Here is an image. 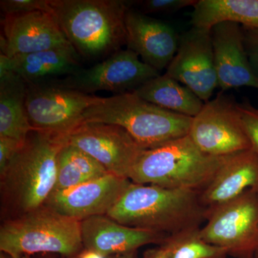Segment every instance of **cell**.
<instances>
[{"label":"cell","instance_id":"obj_18","mask_svg":"<svg viewBox=\"0 0 258 258\" xmlns=\"http://www.w3.org/2000/svg\"><path fill=\"white\" fill-rule=\"evenodd\" d=\"M248 189L258 191V154L252 149L227 156L210 184L200 192V200L211 208Z\"/></svg>","mask_w":258,"mask_h":258},{"label":"cell","instance_id":"obj_24","mask_svg":"<svg viewBox=\"0 0 258 258\" xmlns=\"http://www.w3.org/2000/svg\"><path fill=\"white\" fill-rule=\"evenodd\" d=\"M200 228L169 236L164 242L169 253L167 258H227V251L208 243L202 238Z\"/></svg>","mask_w":258,"mask_h":258},{"label":"cell","instance_id":"obj_30","mask_svg":"<svg viewBox=\"0 0 258 258\" xmlns=\"http://www.w3.org/2000/svg\"><path fill=\"white\" fill-rule=\"evenodd\" d=\"M168 253L167 247L162 244L155 248L147 249L144 253L143 258H167Z\"/></svg>","mask_w":258,"mask_h":258},{"label":"cell","instance_id":"obj_33","mask_svg":"<svg viewBox=\"0 0 258 258\" xmlns=\"http://www.w3.org/2000/svg\"><path fill=\"white\" fill-rule=\"evenodd\" d=\"M7 256L8 255H7L6 254L3 253V252H1V254H0V258H8Z\"/></svg>","mask_w":258,"mask_h":258},{"label":"cell","instance_id":"obj_26","mask_svg":"<svg viewBox=\"0 0 258 258\" xmlns=\"http://www.w3.org/2000/svg\"><path fill=\"white\" fill-rule=\"evenodd\" d=\"M0 7L4 15L37 11L52 13L50 0H2Z\"/></svg>","mask_w":258,"mask_h":258},{"label":"cell","instance_id":"obj_3","mask_svg":"<svg viewBox=\"0 0 258 258\" xmlns=\"http://www.w3.org/2000/svg\"><path fill=\"white\" fill-rule=\"evenodd\" d=\"M50 5L68 40L83 58L105 60L126 46L125 15L131 2L50 0Z\"/></svg>","mask_w":258,"mask_h":258},{"label":"cell","instance_id":"obj_16","mask_svg":"<svg viewBox=\"0 0 258 258\" xmlns=\"http://www.w3.org/2000/svg\"><path fill=\"white\" fill-rule=\"evenodd\" d=\"M211 33L218 87L222 91L244 86L258 90V78L249 64L242 26L224 22L215 25Z\"/></svg>","mask_w":258,"mask_h":258},{"label":"cell","instance_id":"obj_32","mask_svg":"<svg viewBox=\"0 0 258 258\" xmlns=\"http://www.w3.org/2000/svg\"><path fill=\"white\" fill-rule=\"evenodd\" d=\"M107 258H137V252H131V253L116 254Z\"/></svg>","mask_w":258,"mask_h":258},{"label":"cell","instance_id":"obj_23","mask_svg":"<svg viewBox=\"0 0 258 258\" xmlns=\"http://www.w3.org/2000/svg\"><path fill=\"white\" fill-rule=\"evenodd\" d=\"M107 174L108 171L96 159L66 142L57 157V176L52 192L69 189Z\"/></svg>","mask_w":258,"mask_h":258},{"label":"cell","instance_id":"obj_35","mask_svg":"<svg viewBox=\"0 0 258 258\" xmlns=\"http://www.w3.org/2000/svg\"><path fill=\"white\" fill-rule=\"evenodd\" d=\"M22 258H31L30 257V256H24V257H22Z\"/></svg>","mask_w":258,"mask_h":258},{"label":"cell","instance_id":"obj_15","mask_svg":"<svg viewBox=\"0 0 258 258\" xmlns=\"http://www.w3.org/2000/svg\"><path fill=\"white\" fill-rule=\"evenodd\" d=\"M126 47L161 73L176 55L179 37L169 24L130 8L125 15Z\"/></svg>","mask_w":258,"mask_h":258},{"label":"cell","instance_id":"obj_4","mask_svg":"<svg viewBox=\"0 0 258 258\" xmlns=\"http://www.w3.org/2000/svg\"><path fill=\"white\" fill-rule=\"evenodd\" d=\"M191 117L164 109L128 92L104 98L86 110L83 123L119 125L144 150L152 149L189 135Z\"/></svg>","mask_w":258,"mask_h":258},{"label":"cell","instance_id":"obj_6","mask_svg":"<svg viewBox=\"0 0 258 258\" xmlns=\"http://www.w3.org/2000/svg\"><path fill=\"white\" fill-rule=\"evenodd\" d=\"M83 249L81 221L45 205L5 220L0 228V250L10 258L37 253L76 257Z\"/></svg>","mask_w":258,"mask_h":258},{"label":"cell","instance_id":"obj_17","mask_svg":"<svg viewBox=\"0 0 258 258\" xmlns=\"http://www.w3.org/2000/svg\"><path fill=\"white\" fill-rule=\"evenodd\" d=\"M81 236L84 249L106 258L137 252L146 244L161 245L169 237L154 231L121 225L107 215H97L82 220Z\"/></svg>","mask_w":258,"mask_h":258},{"label":"cell","instance_id":"obj_20","mask_svg":"<svg viewBox=\"0 0 258 258\" xmlns=\"http://www.w3.org/2000/svg\"><path fill=\"white\" fill-rule=\"evenodd\" d=\"M27 83L12 71L0 72V137L25 143L33 130L26 112Z\"/></svg>","mask_w":258,"mask_h":258},{"label":"cell","instance_id":"obj_22","mask_svg":"<svg viewBox=\"0 0 258 258\" xmlns=\"http://www.w3.org/2000/svg\"><path fill=\"white\" fill-rule=\"evenodd\" d=\"M193 8L192 27L211 30L230 22L258 29V0H199Z\"/></svg>","mask_w":258,"mask_h":258},{"label":"cell","instance_id":"obj_14","mask_svg":"<svg viewBox=\"0 0 258 258\" xmlns=\"http://www.w3.org/2000/svg\"><path fill=\"white\" fill-rule=\"evenodd\" d=\"M131 184L128 178L108 173L79 186L52 192L44 205L82 221L88 217L107 215Z\"/></svg>","mask_w":258,"mask_h":258},{"label":"cell","instance_id":"obj_28","mask_svg":"<svg viewBox=\"0 0 258 258\" xmlns=\"http://www.w3.org/2000/svg\"><path fill=\"white\" fill-rule=\"evenodd\" d=\"M244 45L249 64L258 78V29L242 26Z\"/></svg>","mask_w":258,"mask_h":258},{"label":"cell","instance_id":"obj_7","mask_svg":"<svg viewBox=\"0 0 258 258\" xmlns=\"http://www.w3.org/2000/svg\"><path fill=\"white\" fill-rule=\"evenodd\" d=\"M202 238L235 258H254L258 252V191L248 189L230 201L208 208Z\"/></svg>","mask_w":258,"mask_h":258},{"label":"cell","instance_id":"obj_8","mask_svg":"<svg viewBox=\"0 0 258 258\" xmlns=\"http://www.w3.org/2000/svg\"><path fill=\"white\" fill-rule=\"evenodd\" d=\"M103 98L66 87L57 79L27 83V115L33 130L68 135L83 124L86 110Z\"/></svg>","mask_w":258,"mask_h":258},{"label":"cell","instance_id":"obj_9","mask_svg":"<svg viewBox=\"0 0 258 258\" xmlns=\"http://www.w3.org/2000/svg\"><path fill=\"white\" fill-rule=\"evenodd\" d=\"M237 105L220 93L194 117L188 136L202 152L223 157L252 149Z\"/></svg>","mask_w":258,"mask_h":258},{"label":"cell","instance_id":"obj_2","mask_svg":"<svg viewBox=\"0 0 258 258\" xmlns=\"http://www.w3.org/2000/svg\"><path fill=\"white\" fill-rule=\"evenodd\" d=\"M207 211L200 191L132 182L107 216L128 227L171 236L200 228Z\"/></svg>","mask_w":258,"mask_h":258},{"label":"cell","instance_id":"obj_13","mask_svg":"<svg viewBox=\"0 0 258 258\" xmlns=\"http://www.w3.org/2000/svg\"><path fill=\"white\" fill-rule=\"evenodd\" d=\"M1 23V54L8 57L73 47L52 13L4 15Z\"/></svg>","mask_w":258,"mask_h":258},{"label":"cell","instance_id":"obj_29","mask_svg":"<svg viewBox=\"0 0 258 258\" xmlns=\"http://www.w3.org/2000/svg\"><path fill=\"white\" fill-rule=\"evenodd\" d=\"M23 144L13 139L0 137V173L5 170Z\"/></svg>","mask_w":258,"mask_h":258},{"label":"cell","instance_id":"obj_11","mask_svg":"<svg viewBox=\"0 0 258 258\" xmlns=\"http://www.w3.org/2000/svg\"><path fill=\"white\" fill-rule=\"evenodd\" d=\"M66 142L87 153L110 174L128 179L144 151L124 128L109 123H83L66 135Z\"/></svg>","mask_w":258,"mask_h":258},{"label":"cell","instance_id":"obj_12","mask_svg":"<svg viewBox=\"0 0 258 258\" xmlns=\"http://www.w3.org/2000/svg\"><path fill=\"white\" fill-rule=\"evenodd\" d=\"M165 74L203 102L209 101L218 87L211 30L192 27L179 37L178 50Z\"/></svg>","mask_w":258,"mask_h":258},{"label":"cell","instance_id":"obj_5","mask_svg":"<svg viewBox=\"0 0 258 258\" xmlns=\"http://www.w3.org/2000/svg\"><path fill=\"white\" fill-rule=\"evenodd\" d=\"M202 152L189 136L144 150L128 179L139 184L201 192L212 182L225 158Z\"/></svg>","mask_w":258,"mask_h":258},{"label":"cell","instance_id":"obj_19","mask_svg":"<svg viewBox=\"0 0 258 258\" xmlns=\"http://www.w3.org/2000/svg\"><path fill=\"white\" fill-rule=\"evenodd\" d=\"M74 47L40 51L8 57L0 55V72L15 73L27 83L42 82L67 77L83 69Z\"/></svg>","mask_w":258,"mask_h":258},{"label":"cell","instance_id":"obj_34","mask_svg":"<svg viewBox=\"0 0 258 258\" xmlns=\"http://www.w3.org/2000/svg\"><path fill=\"white\" fill-rule=\"evenodd\" d=\"M45 258H78V257H77V256H76V257H45Z\"/></svg>","mask_w":258,"mask_h":258},{"label":"cell","instance_id":"obj_21","mask_svg":"<svg viewBox=\"0 0 258 258\" xmlns=\"http://www.w3.org/2000/svg\"><path fill=\"white\" fill-rule=\"evenodd\" d=\"M134 93L164 109L191 118L205 104L189 88L166 74L147 81Z\"/></svg>","mask_w":258,"mask_h":258},{"label":"cell","instance_id":"obj_27","mask_svg":"<svg viewBox=\"0 0 258 258\" xmlns=\"http://www.w3.org/2000/svg\"><path fill=\"white\" fill-rule=\"evenodd\" d=\"M197 2L198 0H145L141 2L140 5L144 14H171L188 7H194Z\"/></svg>","mask_w":258,"mask_h":258},{"label":"cell","instance_id":"obj_36","mask_svg":"<svg viewBox=\"0 0 258 258\" xmlns=\"http://www.w3.org/2000/svg\"><path fill=\"white\" fill-rule=\"evenodd\" d=\"M254 258H258V252L256 253L255 256H254Z\"/></svg>","mask_w":258,"mask_h":258},{"label":"cell","instance_id":"obj_25","mask_svg":"<svg viewBox=\"0 0 258 258\" xmlns=\"http://www.w3.org/2000/svg\"><path fill=\"white\" fill-rule=\"evenodd\" d=\"M237 107L251 147L258 154V108L247 101L237 103Z\"/></svg>","mask_w":258,"mask_h":258},{"label":"cell","instance_id":"obj_10","mask_svg":"<svg viewBox=\"0 0 258 258\" xmlns=\"http://www.w3.org/2000/svg\"><path fill=\"white\" fill-rule=\"evenodd\" d=\"M161 73L144 63L134 51L120 50L90 69L57 79L62 86L91 94L97 91L134 92Z\"/></svg>","mask_w":258,"mask_h":258},{"label":"cell","instance_id":"obj_1","mask_svg":"<svg viewBox=\"0 0 258 258\" xmlns=\"http://www.w3.org/2000/svg\"><path fill=\"white\" fill-rule=\"evenodd\" d=\"M66 135L32 130L0 173L2 210L6 220L44 205L55 187L57 157Z\"/></svg>","mask_w":258,"mask_h":258},{"label":"cell","instance_id":"obj_31","mask_svg":"<svg viewBox=\"0 0 258 258\" xmlns=\"http://www.w3.org/2000/svg\"><path fill=\"white\" fill-rule=\"evenodd\" d=\"M78 258H106L101 254L89 249H83L82 252L77 255Z\"/></svg>","mask_w":258,"mask_h":258}]
</instances>
